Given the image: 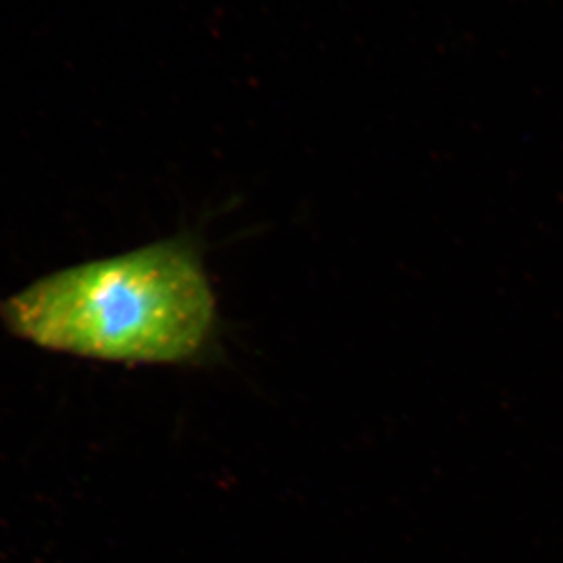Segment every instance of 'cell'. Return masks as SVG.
<instances>
[{"instance_id": "6da1fadb", "label": "cell", "mask_w": 563, "mask_h": 563, "mask_svg": "<svg viewBox=\"0 0 563 563\" xmlns=\"http://www.w3.org/2000/svg\"><path fill=\"white\" fill-rule=\"evenodd\" d=\"M0 317L46 350L121 363H181L213 336L217 301L187 239L51 274L11 296Z\"/></svg>"}]
</instances>
